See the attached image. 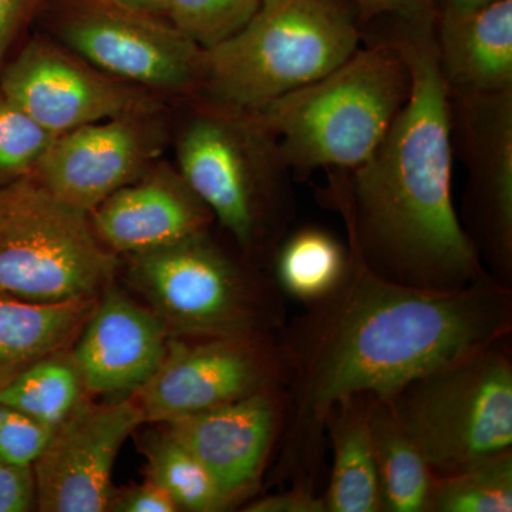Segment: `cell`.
Returning <instances> with one entry per match:
<instances>
[{"label":"cell","instance_id":"cell-1","mask_svg":"<svg viewBox=\"0 0 512 512\" xmlns=\"http://www.w3.org/2000/svg\"><path fill=\"white\" fill-rule=\"evenodd\" d=\"M336 288L285 325V419L276 474L318 490L325 423L355 394L392 399L407 383L495 340L510 338L512 288L493 276L451 291L383 278L353 242Z\"/></svg>","mask_w":512,"mask_h":512},{"label":"cell","instance_id":"cell-2","mask_svg":"<svg viewBox=\"0 0 512 512\" xmlns=\"http://www.w3.org/2000/svg\"><path fill=\"white\" fill-rule=\"evenodd\" d=\"M393 43L410 74L406 103L365 163L336 175L330 200L367 265L414 288L451 291L491 276L453 200L450 87L437 13L402 19Z\"/></svg>","mask_w":512,"mask_h":512},{"label":"cell","instance_id":"cell-3","mask_svg":"<svg viewBox=\"0 0 512 512\" xmlns=\"http://www.w3.org/2000/svg\"><path fill=\"white\" fill-rule=\"evenodd\" d=\"M409 90V69L390 40L248 114L278 141L289 168L352 171L372 156Z\"/></svg>","mask_w":512,"mask_h":512},{"label":"cell","instance_id":"cell-4","mask_svg":"<svg viewBox=\"0 0 512 512\" xmlns=\"http://www.w3.org/2000/svg\"><path fill=\"white\" fill-rule=\"evenodd\" d=\"M346 0H262L237 35L204 50V80L225 109L251 113L338 69L359 49Z\"/></svg>","mask_w":512,"mask_h":512},{"label":"cell","instance_id":"cell-5","mask_svg":"<svg viewBox=\"0 0 512 512\" xmlns=\"http://www.w3.org/2000/svg\"><path fill=\"white\" fill-rule=\"evenodd\" d=\"M185 184L245 251L274 258L295 214L289 170L274 136L248 113H201L178 141Z\"/></svg>","mask_w":512,"mask_h":512},{"label":"cell","instance_id":"cell-6","mask_svg":"<svg viewBox=\"0 0 512 512\" xmlns=\"http://www.w3.org/2000/svg\"><path fill=\"white\" fill-rule=\"evenodd\" d=\"M504 338L402 387L387 403L436 474L512 448V360Z\"/></svg>","mask_w":512,"mask_h":512},{"label":"cell","instance_id":"cell-7","mask_svg":"<svg viewBox=\"0 0 512 512\" xmlns=\"http://www.w3.org/2000/svg\"><path fill=\"white\" fill-rule=\"evenodd\" d=\"M133 256L131 279L174 336H271L285 295L229 258L207 232Z\"/></svg>","mask_w":512,"mask_h":512},{"label":"cell","instance_id":"cell-8","mask_svg":"<svg viewBox=\"0 0 512 512\" xmlns=\"http://www.w3.org/2000/svg\"><path fill=\"white\" fill-rule=\"evenodd\" d=\"M116 268L87 212L32 175L0 187V291L33 302L99 298Z\"/></svg>","mask_w":512,"mask_h":512},{"label":"cell","instance_id":"cell-9","mask_svg":"<svg viewBox=\"0 0 512 512\" xmlns=\"http://www.w3.org/2000/svg\"><path fill=\"white\" fill-rule=\"evenodd\" d=\"M37 18L60 45L121 82L170 94L202 86L204 50L165 18L110 0H46Z\"/></svg>","mask_w":512,"mask_h":512},{"label":"cell","instance_id":"cell-10","mask_svg":"<svg viewBox=\"0 0 512 512\" xmlns=\"http://www.w3.org/2000/svg\"><path fill=\"white\" fill-rule=\"evenodd\" d=\"M288 363L272 336H174L156 375L134 399L146 423L167 421L285 389Z\"/></svg>","mask_w":512,"mask_h":512},{"label":"cell","instance_id":"cell-11","mask_svg":"<svg viewBox=\"0 0 512 512\" xmlns=\"http://www.w3.org/2000/svg\"><path fill=\"white\" fill-rule=\"evenodd\" d=\"M0 92L57 136L97 121L158 109L141 87L101 72L46 37L30 40L5 64Z\"/></svg>","mask_w":512,"mask_h":512},{"label":"cell","instance_id":"cell-12","mask_svg":"<svg viewBox=\"0 0 512 512\" xmlns=\"http://www.w3.org/2000/svg\"><path fill=\"white\" fill-rule=\"evenodd\" d=\"M143 423L146 421L133 394L106 404L90 402L84 396L56 427L33 463L36 510H109L114 461L124 441Z\"/></svg>","mask_w":512,"mask_h":512},{"label":"cell","instance_id":"cell-13","mask_svg":"<svg viewBox=\"0 0 512 512\" xmlns=\"http://www.w3.org/2000/svg\"><path fill=\"white\" fill-rule=\"evenodd\" d=\"M153 116L128 114L60 134L32 177L57 200L90 215L146 173L161 141Z\"/></svg>","mask_w":512,"mask_h":512},{"label":"cell","instance_id":"cell-14","mask_svg":"<svg viewBox=\"0 0 512 512\" xmlns=\"http://www.w3.org/2000/svg\"><path fill=\"white\" fill-rule=\"evenodd\" d=\"M284 419L285 389H276L170 420L163 426L204 464L217 484L225 510H231L261 490Z\"/></svg>","mask_w":512,"mask_h":512},{"label":"cell","instance_id":"cell-15","mask_svg":"<svg viewBox=\"0 0 512 512\" xmlns=\"http://www.w3.org/2000/svg\"><path fill=\"white\" fill-rule=\"evenodd\" d=\"M171 338L156 312L109 286L70 353L86 393L134 394L160 369Z\"/></svg>","mask_w":512,"mask_h":512},{"label":"cell","instance_id":"cell-16","mask_svg":"<svg viewBox=\"0 0 512 512\" xmlns=\"http://www.w3.org/2000/svg\"><path fill=\"white\" fill-rule=\"evenodd\" d=\"M477 248L491 276L510 286L512 272V89L463 94ZM483 258V256H481Z\"/></svg>","mask_w":512,"mask_h":512},{"label":"cell","instance_id":"cell-17","mask_svg":"<svg viewBox=\"0 0 512 512\" xmlns=\"http://www.w3.org/2000/svg\"><path fill=\"white\" fill-rule=\"evenodd\" d=\"M214 215L168 167L138 178L90 212L94 232L114 254L136 255L204 234Z\"/></svg>","mask_w":512,"mask_h":512},{"label":"cell","instance_id":"cell-18","mask_svg":"<svg viewBox=\"0 0 512 512\" xmlns=\"http://www.w3.org/2000/svg\"><path fill=\"white\" fill-rule=\"evenodd\" d=\"M441 73L458 94L512 89V0H494L463 15H440Z\"/></svg>","mask_w":512,"mask_h":512},{"label":"cell","instance_id":"cell-19","mask_svg":"<svg viewBox=\"0 0 512 512\" xmlns=\"http://www.w3.org/2000/svg\"><path fill=\"white\" fill-rule=\"evenodd\" d=\"M99 298L33 302L0 291V392L29 367L72 346Z\"/></svg>","mask_w":512,"mask_h":512},{"label":"cell","instance_id":"cell-20","mask_svg":"<svg viewBox=\"0 0 512 512\" xmlns=\"http://www.w3.org/2000/svg\"><path fill=\"white\" fill-rule=\"evenodd\" d=\"M372 394L340 400L325 423L332 446L328 488L322 495L326 512H382L375 454L370 434Z\"/></svg>","mask_w":512,"mask_h":512},{"label":"cell","instance_id":"cell-21","mask_svg":"<svg viewBox=\"0 0 512 512\" xmlns=\"http://www.w3.org/2000/svg\"><path fill=\"white\" fill-rule=\"evenodd\" d=\"M370 434L382 512H427L433 468L400 426L392 407L372 396Z\"/></svg>","mask_w":512,"mask_h":512},{"label":"cell","instance_id":"cell-22","mask_svg":"<svg viewBox=\"0 0 512 512\" xmlns=\"http://www.w3.org/2000/svg\"><path fill=\"white\" fill-rule=\"evenodd\" d=\"M348 261V248L332 234L303 228L276 249L274 279L284 295L309 305L338 286Z\"/></svg>","mask_w":512,"mask_h":512},{"label":"cell","instance_id":"cell-23","mask_svg":"<svg viewBox=\"0 0 512 512\" xmlns=\"http://www.w3.org/2000/svg\"><path fill=\"white\" fill-rule=\"evenodd\" d=\"M86 396L69 349L60 350L29 367L0 392V402L55 429Z\"/></svg>","mask_w":512,"mask_h":512},{"label":"cell","instance_id":"cell-24","mask_svg":"<svg viewBox=\"0 0 512 512\" xmlns=\"http://www.w3.org/2000/svg\"><path fill=\"white\" fill-rule=\"evenodd\" d=\"M141 450L147 458V480L167 493L178 511H227L207 468L167 430L151 434Z\"/></svg>","mask_w":512,"mask_h":512},{"label":"cell","instance_id":"cell-25","mask_svg":"<svg viewBox=\"0 0 512 512\" xmlns=\"http://www.w3.org/2000/svg\"><path fill=\"white\" fill-rule=\"evenodd\" d=\"M512 450L436 474L427 512H511Z\"/></svg>","mask_w":512,"mask_h":512},{"label":"cell","instance_id":"cell-26","mask_svg":"<svg viewBox=\"0 0 512 512\" xmlns=\"http://www.w3.org/2000/svg\"><path fill=\"white\" fill-rule=\"evenodd\" d=\"M262 0H171L167 20L202 50L237 35L254 18Z\"/></svg>","mask_w":512,"mask_h":512},{"label":"cell","instance_id":"cell-27","mask_svg":"<svg viewBox=\"0 0 512 512\" xmlns=\"http://www.w3.org/2000/svg\"><path fill=\"white\" fill-rule=\"evenodd\" d=\"M56 137L0 92V187L35 173Z\"/></svg>","mask_w":512,"mask_h":512},{"label":"cell","instance_id":"cell-28","mask_svg":"<svg viewBox=\"0 0 512 512\" xmlns=\"http://www.w3.org/2000/svg\"><path fill=\"white\" fill-rule=\"evenodd\" d=\"M55 429L0 402V461L33 464Z\"/></svg>","mask_w":512,"mask_h":512},{"label":"cell","instance_id":"cell-29","mask_svg":"<svg viewBox=\"0 0 512 512\" xmlns=\"http://www.w3.org/2000/svg\"><path fill=\"white\" fill-rule=\"evenodd\" d=\"M35 508L33 464L0 461V512H26Z\"/></svg>","mask_w":512,"mask_h":512},{"label":"cell","instance_id":"cell-30","mask_svg":"<svg viewBox=\"0 0 512 512\" xmlns=\"http://www.w3.org/2000/svg\"><path fill=\"white\" fill-rule=\"evenodd\" d=\"M46 0H0V72L12 52V47L37 19Z\"/></svg>","mask_w":512,"mask_h":512},{"label":"cell","instance_id":"cell-31","mask_svg":"<svg viewBox=\"0 0 512 512\" xmlns=\"http://www.w3.org/2000/svg\"><path fill=\"white\" fill-rule=\"evenodd\" d=\"M113 512H177V505L153 481L116 490L109 504Z\"/></svg>","mask_w":512,"mask_h":512},{"label":"cell","instance_id":"cell-32","mask_svg":"<svg viewBox=\"0 0 512 512\" xmlns=\"http://www.w3.org/2000/svg\"><path fill=\"white\" fill-rule=\"evenodd\" d=\"M244 511L247 512H326L322 495L312 488L291 485L281 493L252 498Z\"/></svg>","mask_w":512,"mask_h":512},{"label":"cell","instance_id":"cell-33","mask_svg":"<svg viewBox=\"0 0 512 512\" xmlns=\"http://www.w3.org/2000/svg\"><path fill=\"white\" fill-rule=\"evenodd\" d=\"M363 18L397 15L400 19H413L437 13V0H353Z\"/></svg>","mask_w":512,"mask_h":512},{"label":"cell","instance_id":"cell-34","mask_svg":"<svg viewBox=\"0 0 512 512\" xmlns=\"http://www.w3.org/2000/svg\"><path fill=\"white\" fill-rule=\"evenodd\" d=\"M121 8L143 13V15L158 16L167 19L171 0H110Z\"/></svg>","mask_w":512,"mask_h":512},{"label":"cell","instance_id":"cell-35","mask_svg":"<svg viewBox=\"0 0 512 512\" xmlns=\"http://www.w3.org/2000/svg\"><path fill=\"white\" fill-rule=\"evenodd\" d=\"M491 2L494 0H441L440 15H463V13L483 8Z\"/></svg>","mask_w":512,"mask_h":512}]
</instances>
